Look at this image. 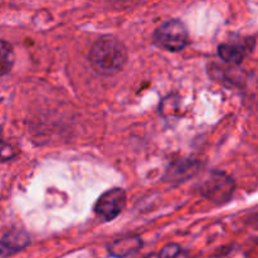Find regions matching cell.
Listing matches in <instances>:
<instances>
[{
	"mask_svg": "<svg viewBox=\"0 0 258 258\" xmlns=\"http://www.w3.org/2000/svg\"><path fill=\"white\" fill-rule=\"evenodd\" d=\"M234 181L228 175L214 171L202 185V194L214 203L222 204L229 201L234 191Z\"/></svg>",
	"mask_w": 258,
	"mask_h": 258,
	"instance_id": "3",
	"label": "cell"
},
{
	"mask_svg": "<svg viewBox=\"0 0 258 258\" xmlns=\"http://www.w3.org/2000/svg\"><path fill=\"white\" fill-rule=\"evenodd\" d=\"M15 54L12 44L0 39V76H4L12 71Z\"/></svg>",
	"mask_w": 258,
	"mask_h": 258,
	"instance_id": "8",
	"label": "cell"
},
{
	"mask_svg": "<svg viewBox=\"0 0 258 258\" xmlns=\"http://www.w3.org/2000/svg\"><path fill=\"white\" fill-rule=\"evenodd\" d=\"M126 206V191L121 188H113L98 198L95 212L102 221H112L122 212Z\"/></svg>",
	"mask_w": 258,
	"mask_h": 258,
	"instance_id": "4",
	"label": "cell"
},
{
	"mask_svg": "<svg viewBox=\"0 0 258 258\" xmlns=\"http://www.w3.org/2000/svg\"><path fill=\"white\" fill-rule=\"evenodd\" d=\"M15 155H17V151H15V149L13 146L8 145V144H2L0 145V160H10Z\"/></svg>",
	"mask_w": 258,
	"mask_h": 258,
	"instance_id": "10",
	"label": "cell"
},
{
	"mask_svg": "<svg viewBox=\"0 0 258 258\" xmlns=\"http://www.w3.org/2000/svg\"><path fill=\"white\" fill-rule=\"evenodd\" d=\"M180 246L176 243H170L168 246L164 247L159 253H154L150 254L148 257H144V258H176L180 253Z\"/></svg>",
	"mask_w": 258,
	"mask_h": 258,
	"instance_id": "9",
	"label": "cell"
},
{
	"mask_svg": "<svg viewBox=\"0 0 258 258\" xmlns=\"http://www.w3.org/2000/svg\"><path fill=\"white\" fill-rule=\"evenodd\" d=\"M88 58L96 72L102 76H113L127 62V50L120 39L105 35L93 43Z\"/></svg>",
	"mask_w": 258,
	"mask_h": 258,
	"instance_id": "1",
	"label": "cell"
},
{
	"mask_svg": "<svg viewBox=\"0 0 258 258\" xmlns=\"http://www.w3.org/2000/svg\"><path fill=\"white\" fill-rule=\"evenodd\" d=\"M2 136H3V128L2 126H0V140H2Z\"/></svg>",
	"mask_w": 258,
	"mask_h": 258,
	"instance_id": "11",
	"label": "cell"
},
{
	"mask_svg": "<svg viewBox=\"0 0 258 258\" xmlns=\"http://www.w3.org/2000/svg\"><path fill=\"white\" fill-rule=\"evenodd\" d=\"M30 244V237L22 229H13L0 239V257H9L23 251Z\"/></svg>",
	"mask_w": 258,
	"mask_h": 258,
	"instance_id": "5",
	"label": "cell"
},
{
	"mask_svg": "<svg viewBox=\"0 0 258 258\" xmlns=\"http://www.w3.org/2000/svg\"><path fill=\"white\" fill-rule=\"evenodd\" d=\"M243 48L236 44H221L218 47V55L228 64L238 66L244 59Z\"/></svg>",
	"mask_w": 258,
	"mask_h": 258,
	"instance_id": "7",
	"label": "cell"
},
{
	"mask_svg": "<svg viewBox=\"0 0 258 258\" xmlns=\"http://www.w3.org/2000/svg\"><path fill=\"white\" fill-rule=\"evenodd\" d=\"M143 248V239L138 236H128L117 238L107 246L108 253L116 258H125L138 253Z\"/></svg>",
	"mask_w": 258,
	"mask_h": 258,
	"instance_id": "6",
	"label": "cell"
},
{
	"mask_svg": "<svg viewBox=\"0 0 258 258\" xmlns=\"http://www.w3.org/2000/svg\"><path fill=\"white\" fill-rule=\"evenodd\" d=\"M189 33L185 25L178 19H171L163 23L154 33V42L163 49L169 52H180L186 47Z\"/></svg>",
	"mask_w": 258,
	"mask_h": 258,
	"instance_id": "2",
	"label": "cell"
}]
</instances>
